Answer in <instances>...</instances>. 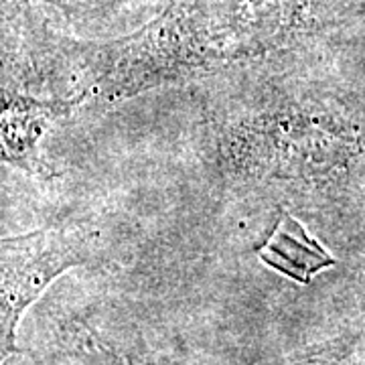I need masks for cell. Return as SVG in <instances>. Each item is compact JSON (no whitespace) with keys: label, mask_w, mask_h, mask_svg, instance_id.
<instances>
[{"label":"cell","mask_w":365,"mask_h":365,"mask_svg":"<svg viewBox=\"0 0 365 365\" xmlns=\"http://www.w3.org/2000/svg\"><path fill=\"white\" fill-rule=\"evenodd\" d=\"M86 262L73 235L43 230L2 240V357L16 351L14 335L29 304L67 268Z\"/></svg>","instance_id":"obj_1"},{"label":"cell","mask_w":365,"mask_h":365,"mask_svg":"<svg viewBox=\"0 0 365 365\" xmlns=\"http://www.w3.org/2000/svg\"><path fill=\"white\" fill-rule=\"evenodd\" d=\"M254 252L264 264L300 284H309L314 274L335 264V258L288 213H280L272 232L254 246Z\"/></svg>","instance_id":"obj_2"}]
</instances>
